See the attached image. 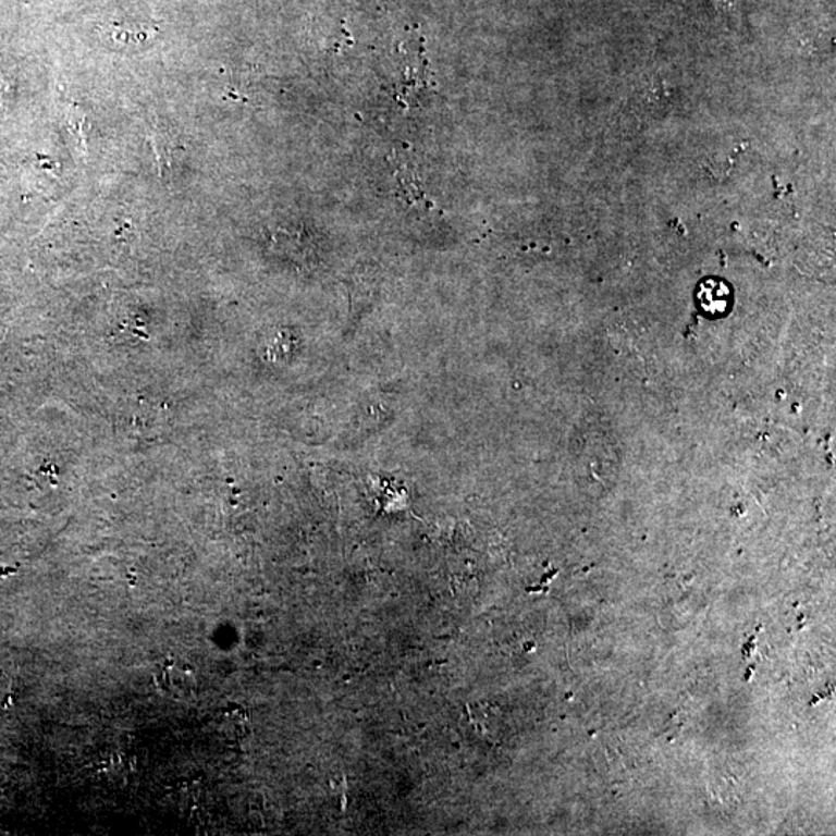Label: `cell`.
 <instances>
[{
	"instance_id": "cell-1",
	"label": "cell",
	"mask_w": 836,
	"mask_h": 836,
	"mask_svg": "<svg viewBox=\"0 0 836 836\" xmlns=\"http://www.w3.org/2000/svg\"><path fill=\"white\" fill-rule=\"evenodd\" d=\"M156 687L171 700H189L196 694V671L182 660L168 659L157 667Z\"/></svg>"
},
{
	"instance_id": "cell-2",
	"label": "cell",
	"mask_w": 836,
	"mask_h": 836,
	"mask_svg": "<svg viewBox=\"0 0 836 836\" xmlns=\"http://www.w3.org/2000/svg\"><path fill=\"white\" fill-rule=\"evenodd\" d=\"M700 306L703 307L711 315L724 314L728 309L729 287L724 281H717V279H708L700 284L699 293H697Z\"/></svg>"
},
{
	"instance_id": "cell-3",
	"label": "cell",
	"mask_w": 836,
	"mask_h": 836,
	"mask_svg": "<svg viewBox=\"0 0 836 836\" xmlns=\"http://www.w3.org/2000/svg\"><path fill=\"white\" fill-rule=\"evenodd\" d=\"M248 724L247 711L237 705H229L223 716L222 728L230 732V736H244L245 727Z\"/></svg>"
}]
</instances>
